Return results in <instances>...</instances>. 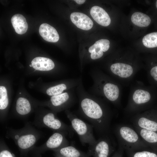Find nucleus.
<instances>
[{"label": "nucleus", "mask_w": 157, "mask_h": 157, "mask_svg": "<svg viewBox=\"0 0 157 157\" xmlns=\"http://www.w3.org/2000/svg\"><path fill=\"white\" fill-rule=\"evenodd\" d=\"M42 135L40 131L35 129L29 123L26 122L24 126L20 129L8 128L6 137L13 140L21 156H24L31 151Z\"/></svg>", "instance_id": "f257e3e1"}, {"label": "nucleus", "mask_w": 157, "mask_h": 157, "mask_svg": "<svg viewBox=\"0 0 157 157\" xmlns=\"http://www.w3.org/2000/svg\"><path fill=\"white\" fill-rule=\"evenodd\" d=\"M80 107L84 117L97 131L103 133L107 130L109 120L100 103L92 98L85 97L81 100Z\"/></svg>", "instance_id": "f03ea898"}, {"label": "nucleus", "mask_w": 157, "mask_h": 157, "mask_svg": "<svg viewBox=\"0 0 157 157\" xmlns=\"http://www.w3.org/2000/svg\"><path fill=\"white\" fill-rule=\"evenodd\" d=\"M117 132L122 144L120 147L126 151L142 150L146 147L139 135L131 128L123 126L119 128Z\"/></svg>", "instance_id": "7ed1b4c3"}, {"label": "nucleus", "mask_w": 157, "mask_h": 157, "mask_svg": "<svg viewBox=\"0 0 157 157\" xmlns=\"http://www.w3.org/2000/svg\"><path fill=\"white\" fill-rule=\"evenodd\" d=\"M66 113L72 128L78 135L82 144L90 145L95 143L97 140L94 135L92 126L79 118L69 110H66Z\"/></svg>", "instance_id": "20e7f679"}, {"label": "nucleus", "mask_w": 157, "mask_h": 157, "mask_svg": "<svg viewBox=\"0 0 157 157\" xmlns=\"http://www.w3.org/2000/svg\"><path fill=\"white\" fill-rule=\"evenodd\" d=\"M33 124L40 127L47 128L55 131L71 133L73 130L71 126L63 122L52 112H48L36 117Z\"/></svg>", "instance_id": "39448f33"}, {"label": "nucleus", "mask_w": 157, "mask_h": 157, "mask_svg": "<svg viewBox=\"0 0 157 157\" xmlns=\"http://www.w3.org/2000/svg\"><path fill=\"white\" fill-rule=\"evenodd\" d=\"M67 134L63 132L55 131L44 144L35 146L31 151L35 157H41V154L48 150L53 151L69 145L65 137Z\"/></svg>", "instance_id": "423d86ee"}, {"label": "nucleus", "mask_w": 157, "mask_h": 157, "mask_svg": "<svg viewBox=\"0 0 157 157\" xmlns=\"http://www.w3.org/2000/svg\"><path fill=\"white\" fill-rule=\"evenodd\" d=\"M114 151L109 140L103 137L97 140L94 144L89 145L87 153L91 157H109Z\"/></svg>", "instance_id": "0eeeda50"}, {"label": "nucleus", "mask_w": 157, "mask_h": 157, "mask_svg": "<svg viewBox=\"0 0 157 157\" xmlns=\"http://www.w3.org/2000/svg\"><path fill=\"white\" fill-rule=\"evenodd\" d=\"M72 22L78 28L85 30H88L92 27L93 23L87 15L81 13L75 12L70 16Z\"/></svg>", "instance_id": "6e6552de"}, {"label": "nucleus", "mask_w": 157, "mask_h": 157, "mask_svg": "<svg viewBox=\"0 0 157 157\" xmlns=\"http://www.w3.org/2000/svg\"><path fill=\"white\" fill-rule=\"evenodd\" d=\"M110 41L106 39H101L91 46L88 49L90 57L93 60L99 58L102 56L104 52L107 51L110 47Z\"/></svg>", "instance_id": "1a4fd4ad"}, {"label": "nucleus", "mask_w": 157, "mask_h": 157, "mask_svg": "<svg viewBox=\"0 0 157 157\" xmlns=\"http://www.w3.org/2000/svg\"><path fill=\"white\" fill-rule=\"evenodd\" d=\"M90 14L93 19L99 24L104 26H109L111 19L107 13L102 8L98 6L92 7Z\"/></svg>", "instance_id": "9d476101"}, {"label": "nucleus", "mask_w": 157, "mask_h": 157, "mask_svg": "<svg viewBox=\"0 0 157 157\" xmlns=\"http://www.w3.org/2000/svg\"><path fill=\"white\" fill-rule=\"evenodd\" d=\"M39 31L41 36L47 41L56 42L59 40V35L56 30L48 24H41L40 26Z\"/></svg>", "instance_id": "9b49d317"}, {"label": "nucleus", "mask_w": 157, "mask_h": 157, "mask_svg": "<svg viewBox=\"0 0 157 157\" xmlns=\"http://www.w3.org/2000/svg\"><path fill=\"white\" fill-rule=\"evenodd\" d=\"M110 69L114 74L123 78L129 77L133 72V68L131 65L122 63L113 64L110 66Z\"/></svg>", "instance_id": "f8f14e48"}, {"label": "nucleus", "mask_w": 157, "mask_h": 157, "mask_svg": "<svg viewBox=\"0 0 157 157\" xmlns=\"http://www.w3.org/2000/svg\"><path fill=\"white\" fill-rule=\"evenodd\" d=\"M53 151L55 155L65 157H91L87 153L81 151L72 145H68Z\"/></svg>", "instance_id": "ddd939ff"}, {"label": "nucleus", "mask_w": 157, "mask_h": 157, "mask_svg": "<svg viewBox=\"0 0 157 157\" xmlns=\"http://www.w3.org/2000/svg\"><path fill=\"white\" fill-rule=\"evenodd\" d=\"M31 63L35 70L41 71H49L55 67L53 61L50 59L46 57H35L32 60Z\"/></svg>", "instance_id": "4468645a"}, {"label": "nucleus", "mask_w": 157, "mask_h": 157, "mask_svg": "<svg viewBox=\"0 0 157 157\" xmlns=\"http://www.w3.org/2000/svg\"><path fill=\"white\" fill-rule=\"evenodd\" d=\"M11 22L15 32L18 34H23L27 31L28 24L25 17L22 15L17 14L11 19Z\"/></svg>", "instance_id": "2eb2a0df"}, {"label": "nucleus", "mask_w": 157, "mask_h": 157, "mask_svg": "<svg viewBox=\"0 0 157 157\" xmlns=\"http://www.w3.org/2000/svg\"><path fill=\"white\" fill-rule=\"evenodd\" d=\"M15 110L17 116L21 118H24L31 111V106L30 101L22 97L17 100L15 106Z\"/></svg>", "instance_id": "dca6fc26"}, {"label": "nucleus", "mask_w": 157, "mask_h": 157, "mask_svg": "<svg viewBox=\"0 0 157 157\" xmlns=\"http://www.w3.org/2000/svg\"><path fill=\"white\" fill-rule=\"evenodd\" d=\"M103 90L105 96L110 101H115L119 97V88L113 83H105L103 87Z\"/></svg>", "instance_id": "f3484780"}, {"label": "nucleus", "mask_w": 157, "mask_h": 157, "mask_svg": "<svg viewBox=\"0 0 157 157\" xmlns=\"http://www.w3.org/2000/svg\"><path fill=\"white\" fill-rule=\"evenodd\" d=\"M131 20L133 24L140 27H147L151 21L149 16L140 12L134 13L131 16Z\"/></svg>", "instance_id": "a211bd4d"}, {"label": "nucleus", "mask_w": 157, "mask_h": 157, "mask_svg": "<svg viewBox=\"0 0 157 157\" xmlns=\"http://www.w3.org/2000/svg\"><path fill=\"white\" fill-rule=\"evenodd\" d=\"M69 96L67 92L52 96L50 99V103L52 106L57 110L62 108L69 102Z\"/></svg>", "instance_id": "6ab92c4d"}, {"label": "nucleus", "mask_w": 157, "mask_h": 157, "mask_svg": "<svg viewBox=\"0 0 157 157\" xmlns=\"http://www.w3.org/2000/svg\"><path fill=\"white\" fill-rule=\"evenodd\" d=\"M151 98V96L149 92L142 89L136 90L133 93L132 96L133 102L138 105L147 102Z\"/></svg>", "instance_id": "aec40b11"}, {"label": "nucleus", "mask_w": 157, "mask_h": 157, "mask_svg": "<svg viewBox=\"0 0 157 157\" xmlns=\"http://www.w3.org/2000/svg\"><path fill=\"white\" fill-rule=\"evenodd\" d=\"M136 123L139 128L154 132L157 131V122L144 116L139 118Z\"/></svg>", "instance_id": "412c9836"}, {"label": "nucleus", "mask_w": 157, "mask_h": 157, "mask_svg": "<svg viewBox=\"0 0 157 157\" xmlns=\"http://www.w3.org/2000/svg\"><path fill=\"white\" fill-rule=\"evenodd\" d=\"M138 133L144 142L154 143L157 142V133L155 132L139 128Z\"/></svg>", "instance_id": "4be33fe9"}, {"label": "nucleus", "mask_w": 157, "mask_h": 157, "mask_svg": "<svg viewBox=\"0 0 157 157\" xmlns=\"http://www.w3.org/2000/svg\"><path fill=\"white\" fill-rule=\"evenodd\" d=\"M9 104V100L6 88L0 86V109L1 111L6 109Z\"/></svg>", "instance_id": "5701e85b"}, {"label": "nucleus", "mask_w": 157, "mask_h": 157, "mask_svg": "<svg viewBox=\"0 0 157 157\" xmlns=\"http://www.w3.org/2000/svg\"><path fill=\"white\" fill-rule=\"evenodd\" d=\"M126 151L128 157H157L155 153L144 150Z\"/></svg>", "instance_id": "b1692460"}, {"label": "nucleus", "mask_w": 157, "mask_h": 157, "mask_svg": "<svg viewBox=\"0 0 157 157\" xmlns=\"http://www.w3.org/2000/svg\"><path fill=\"white\" fill-rule=\"evenodd\" d=\"M67 88V87L65 84L61 83L49 88L47 90L46 92L48 95L52 96L62 93Z\"/></svg>", "instance_id": "393cba45"}, {"label": "nucleus", "mask_w": 157, "mask_h": 157, "mask_svg": "<svg viewBox=\"0 0 157 157\" xmlns=\"http://www.w3.org/2000/svg\"><path fill=\"white\" fill-rule=\"evenodd\" d=\"M0 157H16L2 139L0 142Z\"/></svg>", "instance_id": "a878e982"}, {"label": "nucleus", "mask_w": 157, "mask_h": 157, "mask_svg": "<svg viewBox=\"0 0 157 157\" xmlns=\"http://www.w3.org/2000/svg\"><path fill=\"white\" fill-rule=\"evenodd\" d=\"M150 73L153 78L157 81V65L154 66L151 69Z\"/></svg>", "instance_id": "bb28decb"}, {"label": "nucleus", "mask_w": 157, "mask_h": 157, "mask_svg": "<svg viewBox=\"0 0 157 157\" xmlns=\"http://www.w3.org/2000/svg\"><path fill=\"white\" fill-rule=\"evenodd\" d=\"M124 149L120 147L119 149L113 154L112 157H123Z\"/></svg>", "instance_id": "cd10ccee"}, {"label": "nucleus", "mask_w": 157, "mask_h": 157, "mask_svg": "<svg viewBox=\"0 0 157 157\" xmlns=\"http://www.w3.org/2000/svg\"><path fill=\"white\" fill-rule=\"evenodd\" d=\"M74 1L78 4H83L85 1V0H75Z\"/></svg>", "instance_id": "c85d7f7f"}, {"label": "nucleus", "mask_w": 157, "mask_h": 157, "mask_svg": "<svg viewBox=\"0 0 157 157\" xmlns=\"http://www.w3.org/2000/svg\"><path fill=\"white\" fill-rule=\"evenodd\" d=\"M55 157H64L61 156H60V155H55Z\"/></svg>", "instance_id": "c756f323"}, {"label": "nucleus", "mask_w": 157, "mask_h": 157, "mask_svg": "<svg viewBox=\"0 0 157 157\" xmlns=\"http://www.w3.org/2000/svg\"><path fill=\"white\" fill-rule=\"evenodd\" d=\"M155 8L157 10V0H156L155 3Z\"/></svg>", "instance_id": "7c9ffc66"}, {"label": "nucleus", "mask_w": 157, "mask_h": 157, "mask_svg": "<svg viewBox=\"0 0 157 157\" xmlns=\"http://www.w3.org/2000/svg\"><path fill=\"white\" fill-rule=\"evenodd\" d=\"M29 66H30V67H32V65L31 64V65H29Z\"/></svg>", "instance_id": "2f4dec72"}, {"label": "nucleus", "mask_w": 157, "mask_h": 157, "mask_svg": "<svg viewBox=\"0 0 157 157\" xmlns=\"http://www.w3.org/2000/svg\"><path fill=\"white\" fill-rule=\"evenodd\" d=\"M21 92H19V94H21Z\"/></svg>", "instance_id": "473e14b6"}]
</instances>
